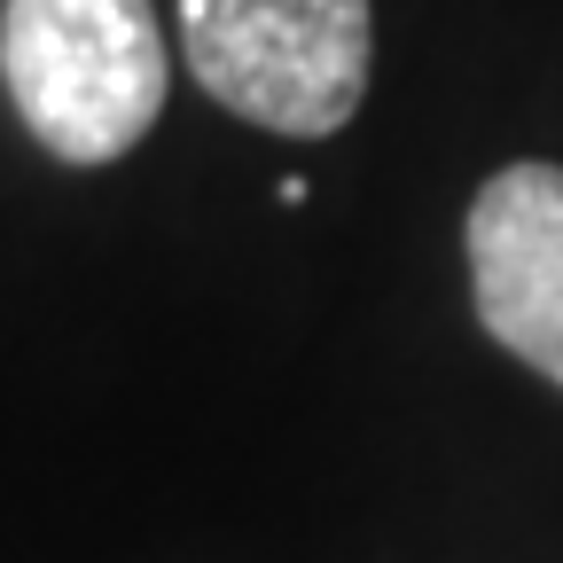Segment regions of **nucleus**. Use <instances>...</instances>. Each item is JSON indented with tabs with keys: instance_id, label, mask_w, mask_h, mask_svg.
I'll list each match as a JSON object with an SVG mask.
<instances>
[{
	"instance_id": "obj_1",
	"label": "nucleus",
	"mask_w": 563,
	"mask_h": 563,
	"mask_svg": "<svg viewBox=\"0 0 563 563\" xmlns=\"http://www.w3.org/2000/svg\"><path fill=\"white\" fill-rule=\"evenodd\" d=\"M0 79L47 157L118 165L150 141L173 87L157 0H9Z\"/></svg>"
},
{
	"instance_id": "obj_2",
	"label": "nucleus",
	"mask_w": 563,
	"mask_h": 563,
	"mask_svg": "<svg viewBox=\"0 0 563 563\" xmlns=\"http://www.w3.org/2000/svg\"><path fill=\"white\" fill-rule=\"evenodd\" d=\"M180 55L196 87L243 125L329 141L368 102V0H180Z\"/></svg>"
},
{
	"instance_id": "obj_3",
	"label": "nucleus",
	"mask_w": 563,
	"mask_h": 563,
	"mask_svg": "<svg viewBox=\"0 0 563 563\" xmlns=\"http://www.w3.org/2000/svg\"><path fill=\"white\" fill-rule=\"evenodd\" d=\"M477 329L517 352L548 384H563V165H501L462 220Z\"/></svg>"
}]
</instances>
